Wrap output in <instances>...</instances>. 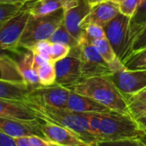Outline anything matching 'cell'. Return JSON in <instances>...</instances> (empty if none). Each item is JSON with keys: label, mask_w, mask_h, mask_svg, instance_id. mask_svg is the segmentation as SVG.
<instances>
[{"label": "cell", "mask_w": 146, "mask_h": 146, "mask_svg": "<svg viewBox=\"0 0 146 146\" xmlns=\"http://www.w3.org/2000/svg\"><path fill=\"white\" fill-rule=\"evenodd\" d=\"M70 89L96 100L112 111L131 115L124 94L116 86L111 76L86 78Z\"/></svg>", "instance_id": "cell-2"}, {"label": "cell", "mask_w": 146, "mask_h": 146, "mask_svg": "<svg viewBox=\"0 0 146 146\" xmlns=\"http://www.w3.org/2000/svg\"><path fill=\"white\" fill-rule=\"evenodd\" d=\"M145 48H146V27L144 29V31L140 33V35L138 37L136 41L134 42V44L133 45V48H132L131 55L133 53L138 52V51H139V50H143Z\"/></svg>", "instance_id": "cell-32"}, {"label": "cell", "mask_w": 146, "mask_h": 146, "mask_svg": "<svg viewBox=\"0 0 146 146\" xmlns=\"http://www.w3.org/2000/svg\"><path fill=\"white\" fill-rule=\"evenodd\" d=\"M100 117L102 132L100 145H117L121 141L137 140L146 133L131 115L110 111L100 113Z\"/></svg>", "instance_id": "cell-3"}, {"label": "cell", "mask_w": 146, "mask_h": 146, "mask_svg": "<svg viewBox=\"0 0 146 146\" xmlns=\"http://www.w3.org/2000/svg\"><path fill=\"white\" fill-rule=\"evenodd\" d=\"M42 127L45 138L56 146H88L76 133L67 127L44 121H42Z\"/></svg>", "instance_id": "cell-14"}, {"label": "cell", "mask_w": 146, "mask_h": 146, "mask_svg": "<svg viewBox=\"0 0 146 146\" xmlns=\"http://www.w3.org/2000/svg\"><path fill=\"white\" fill-rule=\"evenodd\" d=\"M38 81L41 86H50L56 85V71L55 63L50 62L37 69Z\"/></svg>", "instance_id": "cell-24"}, {"label": "cell", "mask_w": 146, "mask_h": 146, "mask_svg": "<svg viewBox=\"0 0 146 146\" xmlns=\"http://www.w3.org/2000/svg\"><path fill=\"white\" fill-rule=\"evenodd\" d=\"M68 109L78 113H107L112 111L96 100L80 95L73 90H71L68 98Z\"/></svg>", "instance_id": "cell-15"}, {"label": "cell", "mask_w": 146, "mask_h": 146, "mask_svg": "<svg viewBox=\"0 0 146 146\" xmlns=\"http://www.w3.org/2000/svg\"><path fill=\"white\" fill-rule=\"evenodd\" d=\"M0 145L1 146H16L15 138L3 133L0 132Z\"/></svg>", "instance_id": "cell-34"}, {"label": "cell", "mask_w": 146, "mask_h": 146, "mask_svg": "<svg viewBox=\"0 0 146 146\" xmlns=\"http://www.w3.org/2000/svg\"><path fill=\"white\" fill-rule=\"evenodd\" d=\"M0 131L14 138L33 135L45 138L40 120L21 121L0 117Z\"/></svg>", "instance_id": "cell-12"}, {"label": "cell", "mask_w": 146, "mask_h": 146, "mask_svg": "<svg viewBox=\"0 0 146 146\" xmlns=\"http://www.w3.org/2000/svg\"><path fill=\"white\" fill-rule=\"evenodd\" d=\"M27 0H0L3 3H25Z\"/></svg>", "instance_id": "cell-39"}, {"label": "cell", "mask_w": 146, "mask_h": 146, "mask_svg": "<svg viewBox=\"0 0 146 146\" xmlns=\"http://www.w3.org/2000/svg\"><path fill=\"white\" fill-rule=\"evenodd\" d=\"M0 117L21 121L38 120L33 111L21 102L4 99H0Z\"/></svg>", "instance_id": "cell-16"}, {"label": "cell", "mask_w": 146, "mask_h": 146, "mask_svg": "<svg viewBox=\"0 0 146 146\" xmlns=\"http://www.w3.org/2000/svg\"><path fill=\"white\" fill-rule=\"evenodd\" d=\"M47 62H50L47 61L46 59H44V57H42L41 56L33 53V68H34L36 70H37L39 67L44 65V64L47 63Z\"/></svg>", "instance_id": "cell-35"}, {"label": "cell", "mask_w": 146, "mask_h": 146, "mask_svg": "<svg viewBox=\"0 0 146 146\" xmlns=\"http://www.w3.org/2000/svg\"><path fill=\"white\" fill-rule=\"evenodd\" d=\"M63 9V23L72 35L80 42L85 35V30L80 28V23L92 10V7L86 0H68Z\"/></svg>", "instance_id": "cell-8"}, {"label": "cell", "mask_w": 146, "mask_h": 146, "mask_svg": "<svg viewBox=\"0 0 146 146\" xmlns=\"http://www.w3.org/2000/svg\"><path fill=\"white\" fill-rule=\"evenodd\" d=\"M110 1H113V2H115V3H118V4H119L122 0H110Z\"/></svg>", "instance_id": "cell-40"}, {"label": "cell", "mask_w": 146, "mask_h": 146, "mask_svg": "<svg viewBox=\"0 0 146 146\" xmlns=\"http://www.w3.org/2000/svg\"><path fill=\"white\" fill-rule=\"evenodd\" d=\"M130 19V17L120 13L104 27L108 39L113 46L118 58L123 63L127 56Z\"/></svg>", "instance_id": "cell-6"}, {"label": "cell", "mask_w": 146, "mask_h": 146, "mask_svg": "<svg viewBox=\"0 0 146 146\" xmlns=\"http://www.w3.org/2000/svg\"><path fill=\"white\" fill-rule=\"evenodd\" d=\"M51 43H60L69 45L72 49L79 47V41L72 35V33L67 29L64 23H62L56 32L49 38Z\"/></svg>", "instance_id": "cell-23"}, {"label": "cell", "mask_w": 146, "mask_h": 146, "mask_svg": "<svg viewBox=\"0 0 146 146\" xmlns=\"http://www.w3.org/2000/svg\"><path fill=\"white\" fill-rule=\"evenodd\" d=\"M111 77L124 96L136 93L146 87V70L124 68L115 72Z\"/></svg>", "instance_id": "cell-11"}, {"label": "cell", "mask_w": 146, "mask_h": 146, "mask_svg": "<svg viewBox=\"0 0 146 146\" xmlns=\"http://www.w3.org/2000/svg\"><path fill=\"white\" fill-rule=\"evenodd\" d=\"M86 38L89 42H92L95 39H99L103 38H106V33L103 27L96 24H91L87 26L85 29Z\"/></svg>", "instance_id": "cell-30"}, {"label": "cell", "mask_w": 146, "mask_h": 146, "mask_svg": "<svg viewBox=\"0 0 146 146\" xmlns=\"http://www.w3.org/2000/svg\"><path fill=\"white\" fill-rule=\"evenodd\" d=\"M68 0H27L21 6L34 17L44 16L65 7Z\"/></svg>", "instance_id": "cell-17"}, {"label": "cell", "mask_w": 146, "mask_h": 146, "mask_svg": "<svg viewBox=\"0 0 146 146\" xmlns=\"http://www.w3.org/2000/svg\"><path fill=\"white\" fill-rule=\"evenodd\" d=\"M44 122L67 127L76 133L87 145H98V138L92 132L85 113L74 112L68 108H57L27 98L21 102Z\"/></svg>", "instance_id": "cell-1"}, {"label": "cell", "mask_w": 146, "mask_h": 146, "mask_svg": "<svg viewBox=\"0 0 146 146\" xmlns=\"http://www.w3.org/2000/svg\"><path fill=\"white\" fill-rule=\"evenodd\" d=\"M23 3L0 2V25L15 17L21 10Z\"/></svg>", "instance_id": "cell-26"}, {"label": "cell", "mask_w": 146, "mask_h": 146, "mask_svg": "<svg viewBox=\"0 0 146 146\" xmlns=\"http://www.w3.org/2000/svg\"><path fill=\"white\" fill-rule=\"evenodd\" d=\"M33 90V88L27 83L9 82L1 80L0 99L23 102L28 98L30 92Z\"/></svg>", "instance_id": "cell-18"}, {"label": "cell", "mask_w": 146, "mask_h": 146, "mask_svg": "<svg viewBox=\"0 0 146 146\" xmlns=\"http://www.w3.org/2000/svg\"><path fill=\"white\" fill-rule=\"evenodd\" d=\"M71 89L60 85L39 86L34 88L27 98L57 108H68V101Z\"/></svg>", "instance_id": "cell-9"}, {"label": "cell", "mask_w": 146, "mask_h": 146, "mask_svg": "<svg viewBox=\"0 0 146 146\" xmlns=\"http://www.w3.org/2000/svg\"><path fill=\"white\" fill-rule=\"evenodd\" d=\"M15 141H16V146H31L30 139L28 136L15 138Z\"/></svg>", "instance_id": "cell-36"}, {"label": "cell", "mask_w": 146, "mask_h": 146, "mask_svg": "<svg viewBox=\"0 0 146 146\" xmlns=\"http://www.w3.org/2000/svg\"><path fill=\"white\" fill-rule=\"evenodd\" d=\"M146 27V0H145L136 9L135 13L130 19L129 30H128V47H127V56L129 57L132 52V48L140 35ZM126 59V60H127Z\"/></svg>", "instance_id": "cell-19"}, {"label": "cell", "mask_w": 146, "mask_h": 146, "mask_svg": "<svg viewBox=\"0 0 146 146\" xmlns=\"http://www.w3.org/2000/svg\"><path fill=\"white\" fill-rule=\"evenodd\" d=\"M127 69L146 70V48L133 53L124 62Z\"/></svg>", "instance_id": "cell-25"}, {"label": "cell", "mask_w": 146, "mask_h": 146, "mask_svg": "<svg viewBox=\"0 0 146 146\" xmlns=\"http://www.w3.org/2000/svg\"><path fill=\"white\" fill-rule=\"evenodd\" d=\"M50 46H51V42L49 39H45V40L38 41L33 44L27 47L26 49L31 50L34 54H38L41 56L47 61L50 62Z\"/></svg>", "instance_id": "cell-28"}, {"label": "cell", "mask_w": 146, "mask_h": 146, "mask_svg": "<svg viewBox=\"0 0 146 146\" xmlns=\"http://www.w3.org/2000/svg\"><path fill=\"white\" fill-rule=\"evenodd\" d=\"M0 70L1 80L26 83L23 75L18 67L17 62L3 54L0 57Z\"/></svg>", "instance_id": "cell-21"}, {"label": "cell", "mask_w": 146, "mask_h": 146, "mask_svg": "<svg viewBox=\"0 0 146 146\" xmlns=\"http://www.w3.org/2000/svg\"><path fill=\"white\" fill-rule=\"evenodd\" d=\"M29 139H30L31 146H56L55 143L44 137L33 135V136H30Z\"/></svg>", "instance_id": "cell-33"}, {"label": "cell", "mask_w": 146, "mask_h": 146, "mask_svg": "<svg viewBox=\"0 0 146 146\" xmlns=\"http://www.w3.org/2000/svg\"><path fill=\"white\" fill-rule=\"evenodd\" d=\"M86 1H87V3L93 8V7H95L96 5H98V3H103V2L107 1V0H86Z\"/></svg>", "instance_id": "cell-38"}, {"label": "cell", "mask_w": 146, "mask_h": 146, "mask_svg": "<svg viewBox=\"0 0 146 146\" xmlns=\"http://www.w3.org/2000/svg\"><path fill=\"white\" fill-rule=\"evenodd\" d=\"M88 121L90 128L93 134L98 138L99 145L102 142V132H101V117L100 113H85Z\"/></svg>", "instance_id": "cell-29"}, {"label": "cell", "mask_w": 146, "mask_h": 146, "mask_svg": "<svg viewBox=\"0 0 146 146\" xmlns=\"http://www.w3.org/2000/svg\"><path fill=\"white\" fill-rule=\"evenodd\" d=\"M27 50L17 61V64L26 83L34 89L41 86L38 81L37 70L33 68V53L29 50Z\"/></svg>", "instance_id": "cell-20"}, {"label": "cell", "mask_w": 146, "mask_h": 146, "mask_svg": "<svg viewBox=\"0 0 146 146\" xmlns=\"http://www.w3.org/2000/svg\"><path fill=\"white\" fill-rule=\"evenodd\" d=\"M120 13L121 10L118 3L110 0L104 1L92 9L81 21L80 28L84 30L91 24L99 25L104 28Z\"/></svg>", "instance_id": "cell-13"}, {"label": "cell", "mask_w": 146, "mask_h": 146, "mask_svg": "<svg viewBox=\"0 0 146 146\" xmlns=\"http://www.w3.org/2000/svg\"><path fill=\"white\" fill-rule=\"evenodd\" d=\"M29 17L30 13L21 9L15 17L0 25V44L2 50H15L20 47V41Z\"/></svg>", "instance_id": "cell-7"}, {"label": "cell", "mask_w": 146, "mask_h": 146, "mask_svg": "<svg viewBox=\"0 0 146 146\" xmlns=\"http://www.w3.org/2000/svg\"><path fill=\"white\" fill-rule=\"evenodd\" d=\"M135 119L138 121V123L139 124V126L141 127V128L144 129L146 132V111L139 115L138 116H136Z\"/></svg>", "instance_id": "cell-37"}, {"label": "cell", "mask_w": 146, "mask_h": 146, "mask_svg": "<svg viewBox=\"0 0 146 146\" xmlns=\"http://www.w3.org/2000/svg\"><path fill=\"white\" fill-rule=\"evenodd\" d=\"M55 68L56 71V84L57 85L70 88L83 80L79 56L68 55L55 62Z\"/></svg>", "instance_id": "cell-10"}, {"label": "cell", "mask_w": 146, "mask_h": 146, "mask_svg": "<svg viewBox=\"0 0 146 146\" xmlns=\"http://www.w3.org/2000/svg\"><path fill=\"white\" fill-rule=\"evenodd\" d=\"M79 57L80 59L83 79L113 75L110 66L103 58L98 48L88 41L86 33L79 42Z\"/></svg>", "instance_id": "cell-5"}, {"label": "cell", "mask_w": 146, "mask_h": 146, "mask_svg": "<svg viewBox=\"0 0 146 146\" xmlns=\"http://www.w3.org/2000/svg\"><path fill=\"white\" fill-rule=\"evenodd\" d=\"M63 8L44 16L34 17L30 15L20 41V47L27 48L38 41L49 39L56 30L63 23Z\"/></svg>", "instance_id": "cell-4"}, {"label": "cell", "mask_w": 146, "mask_h": 146, "mask_svg": "<svg viewBox=\"0 0 146 146\" xmlns=\"http://www.w3.org/2000/svg\"><path fill=\"white\" fill-rule=\"evenodd\" d=\"M144 1L145 0H122L119 3L121 13L131 18Z\"/></svg>", "instance_id": "cell-31"}, {"label": "cell", "mask_w": 146, "mask_h": 146, "mask_svg": "<svg viewBox=\"0 0 146 146\" xmlns=\"http://www.w3.org/2000/svg\"><path fill=\"white\" fill-rule=\"evenodd\" d=\"M92 43L98 48L101 56L109 63L110 66L114 65L120 60L107 37L99 39H95Z\"/></svg>", "instance_id": "cell-22"}, {"label": "cell", "mask_w": 146, "mask_h": 146, "mask_svg": "<svg viewBox=\"0 0 146 146\" xmlns=\"http://www.w3.org/2000/svg\"><path fill=\"white\" fill-rule=\"evenodd\" d=\"M71 47L68 44L60 43H51L50 57V62L55 63L65 57H67L71 52Z\"/></svg>", "instance_id": "cell-27"}]
</instances>
